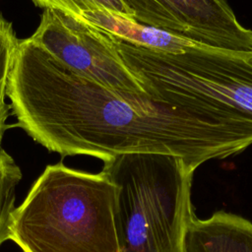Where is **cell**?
<instances>
[{
    "instance_id": "obj_1",
    "label": "cell",
    "mask_w": 252,
    "mask_h": 252,
    "mask_svg": "<svg viewBox=\"0 0 252 252\" xmlns=\"http://www.w3.org/2000/svg\"><path fill=\"white\" fill-rule=\"evenodd\" d=\"M10 240L23 252H120L115 185L102 171L47 165L15 208Z\"/></svg>"
},
{
    "instance_id": "obj_2",
    "label": "cell",
    "mask_w": 252,
    "mask_h": 252,
    "mask_svg": "<svg viewBox=\"0 0 252 252\" xmlns=\"http://www.w3.org/2000/svg\"><path fill=\"white\" fill-rule=\"evenodd\" d=\"M101 171L116 187L120 252H183L195 215L193 167L179 157L130 153L103 161Z\"/></svg>"
},
{
    "instance_id": "obj_3",
    "label": "cell",
    "mask_w": 252,
    "mask_h": 252,
    "mask_svg": "<svg viewBox=\"0 0 252 252\" xmlns=\"http://www.w3.org/2000/svg\"><path fill=\"white\" fill-rule=\"evenodd\" d=\"M108 35L152 97L208 105L252 121V52L193 45L182 53L171 54Z\"/></svg>"
},
{
    "instance_id": "obj_4",
    "label": "cell",
    "mask_w": 252,
    "mask_h": 252,
    "mask_svg": "<svg viewBox=\"0 0 252 252\" xmlns=\"http://www.w3.org/2000/svg\"><path fill=\"white\" fill-rule=\"evenodd\" d=\"M74 72L115 92L147 94L128 69L111 37L81 19L44 9L29 37Z\"/></svg>"
},
{
    "instance_id": "obj_5",
    "label": "cell",
    "mask_w": 252,
    "mask_h": 252,
    "mask_svg": "<svg viewBox=\"0 0 252 252\" xmlns=\"http://www.w3.org/2000/svg\"><path fill=\"white\" fill-rule=\"evenodd\" d=\"M141 24L206 47L252 52V31L226 0H120Z\"/></svg>"
},
{
    "instance_id": "obj_6",
    "label": "cell",
    "mask_w": 252,
    "mask_h": 252,
    "mask_svg": "<svg viewBox=\"0 0 252 252\" xmlns=\"http://www.w3.org/2000/svg\"><path fill=\"white\" fill-rule=\"evenodd\" d=\"M183 252H252V222L221 211L208 219L194 215L185 231Z\"/></svg>"
},
{
    "instance_id": "obj_7",
    "label": "cell",
    "mask_w": 252,
    "mask_h": 252,
    "mask_svg": "<svg viewBox=\"0 0 252 252\" xmlns=\"http://www.w3.org/2000/svg\"><path fill=\"white\" fill-rule=\"evenodd\" d=\"M78 19L125 42L152 50L177 54L186 51L193 45H199L191 40L106 10L86 12Z\"/></svg>"
},
{
    "instance_id": "obj_8",
    "label": "cell",
    "mask_w": 252,
    "mask_h": 252,
    "mask_svg": "<svg viewBox=\"0 0 252 252\" xmlns=\"http://www.w3.org/2000/svg\"><path fill=\"white\" fill-rule=\"evenodd\" d=\"M22 176L21 168L12 156L0 148V246L10 240L11 218Z\"/></svg>"
},
{
    "instance_id": "obj_9",
    "label": "cell",
    "mask_w": 252,
    "mask_h": 252,
    "mask_svg": "<svg viewBox=\"0 0 252 252\" xmlns=\"http://www.w3.org/2000/svg\"><path fill=\"white\" fill-rule=\"evenodd\" d=\"M18 43L19 39L15 35L12 23L8 22L0 14V143L8 128L6 121L9 116V105L5 98L7 96L9 75Z\"/></svg>"
},
{
    "instance_id": "obj_10",
    "label": "cell",
    "mask_w": 252,
    "mask_h": 252,
    "mask_svg": "<svg viewBox=\"0 0 252 252\" xmlns=\"http://www.w3.org/2000/svg\"><path fill=\"white\" fill-rule=\"evenodd\" d=\"M35 6L43 9H54L80 18L83 13L106 10L118 15L133 19L131 13L120 0H32ZM134 20V19H133Z\"/></svg>"
}]
</instances>
